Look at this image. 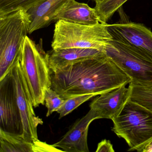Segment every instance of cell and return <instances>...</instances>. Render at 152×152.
<instances>
[{
    "mask_svg": "<svg viewBox=\"0 0 152 152\" xmlns=\"http://www.w3.org/2000/svg\"><path fill=\"white\" fill-rule=\"evenodd\" d=\"M50 88L64 99L85 94L99 95L131 82L105 54L50 71Z\"/></svg>",
    "mask_w": 152,
    "mask_h": 152,
    "instance_id": "6da1fadb",
    "label": "cell"
},
{
    "mask_svg": "<svg viewBox=\"0 0 152 152\" xmlns=\"http://www.w3.org/2000/svg\"><path fill=\"white\" fill-rule=\"evenodd\" d=\"M104 51L106 56L130 78V83L152 86L151 58L132 47L113 39L107 43Z\"/></svg>",
    "mask_w": 152,
    "mask_h": 152,
    "instance_id": "8992f818",
    "label": "cell"
},
{
    "mask_svg": "<svg viewBox=\"0 0 152 152\" xmlns=\"http://www.w3.org/2000/svg\"><path fill=\"white\" fill-rule=\"evenodd\" d=\"M0 129L22 135L23 126L10 73L0 81Z\"/></svg>",
    "mask_w": 152,
    "mask_h": 152,
    "instance_id": "9c48e42d",
    "label": "cell"
},
{
    "mask_svg": "<svg viewBox=\"0 0 152 152\" xmlns=\"http://www.w3.org/2000/svg\"><path fill=\"white\" fill-rule=\"evenodd\" d=\"M112 40L107 23L87 25L59 20L55 25L51 47L53 50L80 48L104 50Z\"/></svg>",
    "mask_w": 152,
    "mask_h": 152,
    "instance_id": "5b68a950",
    "label": "cell"
},
{
    "mask_svg": "<svg viewBox=\"0 0 152 152\" xmlns=\"http://www.w3.org/2000/svg\"><path fill=\"white\" fill-rule=\"evenodd\" d=\"M104 50L91 48H69L53 50L48 53L50 71H54L68 65L87 58L104 55Z\"/></svg>",
    "mask_w": 152,
    "mask_h": 152,
    "instance_id": "5bb4252c",
    "label": "cell"
},
{
    "mask_svg": "<svg viewBox=\"0 0 152 152\" xmlns=\"http://www.w3.org/2000/svg\"><path fill=\"white\" fill-rule=\"evenodd\" d=\"M91 1H95L96 3V2H99V1H102V0H91Z\"/></svg>",
    "mask_w": 152,
    "mask_h": 152,
    "instance_id": "603a6c76",
    "label": "cell"
},
{
    "mask_svg": "<svg viewBox=\"0 0 152 152\" xmlns=\"http://www.w3.org/2000/svg\"><path fill=\"white\" fill-rule=\"evenodd\" d=\"M99 119L96 113L90 108L86 115L77 120L60 140L52 145L65 152H89L88 135L91 123Z\"/></svg>",
    "mask_w": 152,
    "mask_h": 152,
    "instance_id": "30bf717a",
    "label": "cell"
},
{
    "mask_svg": "<svg viewBox=\"0 0 152 152\" xmlns=\"http://www.w3.org/2000/svg\"><path fill=\"white\" fill-rule=\"evenodd\" d=\"M129 87L123 85L99 95L93 99L90 107L96 112L99 119L113 120L117 117L130 97Z\"/></svg>",
    "mask_w": 152,
    "mask_h": 152,
    "instance_id": "8fae6325",
    "label": "cell"
},
{
    "mask_svg": "<svg viewBox=\"0 0 152 152\" xmlns=\"http://www.w3.org/2000/svg\"><path fill=\"white\" fill-rule=\"evenodd\" d=\"M113 39L120 42L152 59V32L142 24L125 22L107 24Z\"/></svg>",
    "mask_w": 152,
    "mask_h": 152,
    "instance_id": "ba28073f",
    "label": "cell"
},
{
    "mask_svg": "<svg viewBox=\"0 0 152 152\" xmlns=\"http://www.w3.org/2000/svg\"><path fill=\"white\" fill-rule=\"evenodd\" d=\"M0 152H63L52 145L39 140H27L21 135L10 133L0 129Z\"/></svg>",
    "mask_w": 152,
    "mask_h": 152,
    "instance_id": "7c38bea8",
    "label": "cell"
},
{
    "mask_svg": "<svg viewBox=\"0 0 152 152\" xmlns=\"http://www.w3.org/2000/svg\"><path fill=\"white\" fill-rule=\"evenodd\" d=\"M47 0H0V16L20 10L28 12Z\"/></svg>",
    "mask_w": 152,
    "mask_h": 152,
    "instance_id": "2e32d148",
    "label": "cell"
},
{
    "mask_svg": "<svg viewBox=\"0 0 152 152\" xmlns=\"http://www.w3.org/2000/svg\"><path fill=\"white\" fill-rule=\"evenodd\" d=\"M152 152V139L144 145L141 151V152Z\"/></svg>",
    "mask_w": 152,
    "mask_h": 152,
    "instance_id": "7402d4cb",
    "label": "cell"
},
{
    "mask_svg": "<svg viewBox=\"0 0 152 152\" xmlns=\"http://www.w3.org/2000/svg\"><path fill=\"white\" fill-rule=\"evenodd\" d=\"M96 94H85L75 96L65 99L64 103L57 111L59 115V119L72 113L82 104L96 96Z\"/></svg>",
    "mask_w": 152,
    "mask_h": 152,
    "instance_id": "d6986e66",
    "label": "cell"
},
{
    "mask_svg": "<svg viewBox=\"0 0 152 152\" xmlns=\"http://www.w3.org/2000/svg\"><path fill=\"white\" fill-rule=\"evenodd\" d=\"M127 1L128 0H102L96 3L94 8L102 22L106 24V22L113 16L115 11Z\"/></svg>",
    "mask_w": 152,
    "mask_h": 152,
    "instance_id": "ac0fdd59",
    "label": "cell"
},
{
    "mask_svg": "<svg viewBox=\"0 0 152 152\" xmlns=\"http://www.w3.org/2000/svg\"><path fill=\"white\" fill-rule=\"evenodd\" d=\"M31 24L30 15L25 10L0 16V81L18 60Z\"/></svg>",
    "mask_w": 152,
    "mask_h": 152,
    "instance_id": "3957f363",
    "label": "cell"
},
{
    "mask_svg": "<svg viewBox=\"0 0 152 152\" xmlns=\"http://www.w3.org/2000/svg\"><path fill=\"white\" fill-rule=\"evenodd\" d=\"M96 152H114L113 145L110 140H102L98 145Z\"/></svg>",
    "mask_w": 152,
    "mask_h": 152,
    "instance_id": "44dd1931",
    "label": "cell"
},
{
    "mask_svg": "<svg viewBox=\"0 0 152 152\" xmlns=\"http://www.w3.org/2000/svg\"><path fill=\"white\" fill-rule=\"evenodd\" d=\"M70 0H47L37 8L28 11L31 24L29 34L45 28L55 21L58 11Z\"/></svg>",
    "mask_w": 152,
    "mask_h": 152,
    "instance_id": "9a60e30c",
    "label": "cell"
},
{
    "mask_svg": "<svg viewBox=\"0 0 152 152\" xmlns=\"http://www.w3.org/2000/svg\"><path fill=\"white\" fill-rule=\"evenodd\" d=\"M130 99L152 112V85L145 86L130 83Z\"/></svg>",
    "mask_w": 152,
    "mask_h": 152,
    "instance_id": "e0dca14e",
    "label": "cell"
},
{
    "mask_svg": "<svg viewBox=\"0 0 152 152\" xmlns=\"http://www.w3.org/2000/svg\"><path fill=\"white\" fill-rule=\"evenodd\" d=\"M59 20L87 25L104 23L95 8H92L88 4L78 2L76 0H70L58 11L55 16V21Z\"/></svg>",
    "mask_w": 152,
    "mask_h": 152,
    "instance_id": "4fadbf2b",
    "label": "cell"
},
{
    "mask_svg": "<svg viewBox=\"0 0 152 152\" xmlns=\"http://www.w3.org/2000/svg\"><path fill=\"white\" fill-rule=\"evenodd\" d=\"M9 73L22 121L21 135L29 141L38 140L37 128L43 121L34 113L31 96L21 68L19 57Z\"/></svg>",
    "mask_w": 152,
    "mask_h": 152,
    "instance_id": "52a82bcc",
    "label": "cell"
},
{
    "mask_svg": "<svg viewBox=\"0 0 152 152\" xmlns=\"http://www.w3.org/2000/svg\"><path fill=\"white\" fill-rule=\"evenodd\" d=\"M19 61L28 84L34 107L44 104L47 89L50 88V71L48 60V53L43 48L42 40L38 43L28 36L25 39Z\"/></svg>",
    "mask_w": 152,
    "mask_h": 152,
    "instance_id": "7a4b0ae2",
    "label": "cell"
},
{
    "mask_svg": "<svg viewBox=\"0 0 152 152\" xmlns=\"http://www.w3.org/2000/svg\"><path fill=\"white\" fill-rule=\"evenodd\" d=\"M65 99L51 88L47 89L44 97V101L48 108L46 116L48 117L54 112H57L64 103Z\"/></svg>",
    "mask_w": 152,
    "mask_h": 152,
    "instance_id": "ffe728a7",
    "label": "cell"
},
{
    "mask_svg": "<svg viewBox=\"0 0 152 152\" xmlns=\"http://www.w3.org/2000/svg\"><path fill=\"white\" fill-rule=\"evenodd\" d=\"M112 121V131L126 141L129 147L128 151L141 152L152 139V111L130 99Z\"/></svg>",
    "mask_w": 152,
    "mask_h": 152,
    "instance_id": "277c9868",
    "label": "cell"
}]
</instances>
